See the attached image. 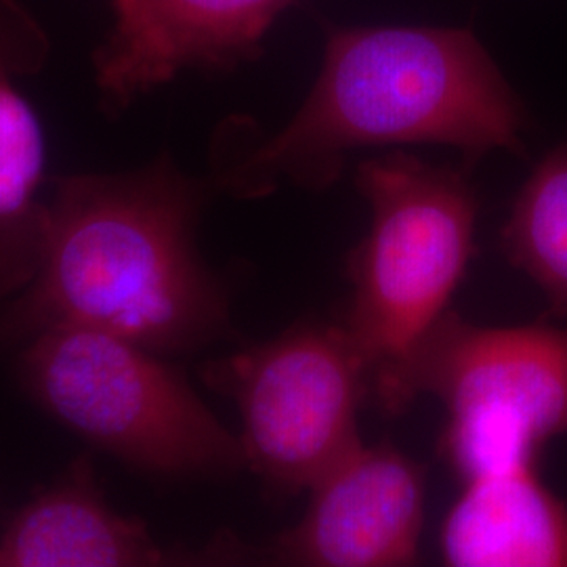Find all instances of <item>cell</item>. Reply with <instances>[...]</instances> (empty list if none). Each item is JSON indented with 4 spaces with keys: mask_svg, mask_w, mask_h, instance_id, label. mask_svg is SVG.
Listing matches in <instances>:
<instances>
[{
    "mask_svg": "<svg viewBox=\"0 0 567 567\" xmlns=\"http://www.w3.org/2000/svg\"><path fill=\"white\" fill-rule=\"evenodd\" d=\"M147 526L105 498L82 456L0 529V567H154L177 564Z\"/></svg>",
    "mask_w": 567,
    "mask_h": 567,
    "instance_id": "9c48e42d",
    "label": "cell"
},
{
    "mask_svg": "<svg viewBox=\"0 0 567 567\" xmlns=\"http://www.w3.org/2000/svg\"><path fill=\"white\" fill-rule=\"evenodd\" d=\"M501 248L547 299V318H567V142L538 164L519 189Z\"/></svg>",
    "mask_w": 567,
    "mask_h": 567,
    "instance_id": "7c38bea8",
    "label": "cell"
},
{
    "mask_svg": "<svg viewBox=\"0 0 567 567\" xmlns=\"http://www.w3.org/2000/svg\"><path fill=\"white\" fill-rule=\"evenodd\" d=\"M18 60L0 55V299L16 297L41 267L49 203H42L41 124L9 74Z\"/></svg>",
    "mask_w": 567,
    "mask_h": 567,
    "instance_id": "8fae6325",
    "label": "cell"
},
{
    "mask_svg": "<svg viewBox=\"0 0 567 567\" xmlns=\"http://www.w3.org/2000/svg\"><path fill=\"white\" fill-rule=\"evenodd\" d=\"M203 379L238 405L246 468L269 498L309 489L362 444L358 414L370 374L343 324L292 326L208 362Z\"/></svg>",
    "mask_w": 567,
    "mask_h": 567,
    "instance_id": "8992f818",
    "label": "cell"
},
{
    "mask_svg": "<svg viewBox=\"0 0 567 567\" xmlns=\"http://www.w3.org/2000/svg\"><path fill=\"white\" fill-rule=\"evenodd\" d=\"M206 185L171 163L55 182L41 267L0 316V344L82 328L156 353L194 351L229 330V292L196 229Z\"/></svg>",
    "mask_w": 567,
    "mask_h": 567,
    "instance_id": "6da1fadb",
    "label": "cell"
},
{
    "mask_svg": "<svg viewBox=\"0 0 567 567\" xmlns=\"http://www.w3.org/2000/svg\"><path fill=\"white\" fill-rule=\"evenodd\" d=\"M292 0H114L116 28L97 55L103 102L121 110L187 68L250 58Z\"/></svg>",
    "mask_w": 567,
    "mask_h": 567,
    "instance_id": "ba28073f",
    "label": "cell"
},
{
    "mask_svg": "<svg viewBox=\"0 0 567 567\" xmlns=\"http://www.w3.org/2000/svg\"><path fill=\"white\" fill-rule=\"evenodd\" d=\"M423 393L447 408L440 454L463 482L538 465L567 435V326H480L450 307L381 410L402 414Z\"/></svg>",
    "mask_w": 567,
    "mask_h": 567,
    "instance_id": "5b68a950",
    "label": "cell"
},
{
    "mask_svg": "<svg viewBox=\"0 0 567 567\" xmlns=\"http://www.w3.org/2000/svg\"><path fill=\"white\" fill-rule=\"evenodd\" d=\"M355 182L370 227L349 259L353 292L343 326L383 408L465 278L477 198L463 173L408 154L364 161Z\"/></svg>",
    "mask_w": 567,
    "mask_h": 567,
    "instance_id": "3957f363",
    "label": "cell"
},
{
    "mask_svg": "<svg viewBox=\"0 0 567 567\" xmlns=\"http://www.w3.org/2000/svg\"><path fill=\"white\" fill-rule=\"evenodd\" d=\"M303 519L264 548L225 538L227 559L305 567L414 566L425 524V468L391 444L364 442L309 487Z\"/></svg>",
    "mask_w": 567,
    "mask_h": 567,
    "instance_id": "52a82bcc",
    "label": "cell"
},
{
    "mask_svg": "<svg viewBox=\"0 0 567 567\" xmlns=\"http://www.w3.org/2000/svg\"><path fill=\"white\" fill-rule=\"evenodd\" d=\"M526 110L482 42L452 28H349L326 42L320 76L269 140L225 158L219 187L259 198L282 182L322 189L353 150L442 143L466 164L522 152Z\"/></svg>",
    "mask_w": 567,
    "mask_h": 567,
    "instance_id": "7a4b0ae2",
    "label": "cell"
},
{
    "mask_svg": "<svg viewBox=\"0 0 567 567\" xmlns=\"http://www.w3.org/2000/svg\"><path fill=\"white\" fill-rule=\"evenodd\" d=\"M442 557L456 567H567V501L538 465L471 477L444 522Z\"/></svg>",
    "mask_w": 567,
    "mask_h": 567,
    "instance_id": "30bf717a",
    "label": "cell"
},
{
    "mask_svg": "<svg viewBox=\"0 0 567 567\" xmlns=\"http://www.w3.org/2000/svg\"><path fill=\"white\" fill-rule=\"evenodd\" d=\"M18 374L55 421L140 473L185 480L246 468L240 437L142 344L82 328L47 330L21 344Z\"/></svg>",
    "mask_w": 567,
    "mask_h": 567,
    "instance_id": "277c9868",
    "label": "cell"
}]
</instances>
